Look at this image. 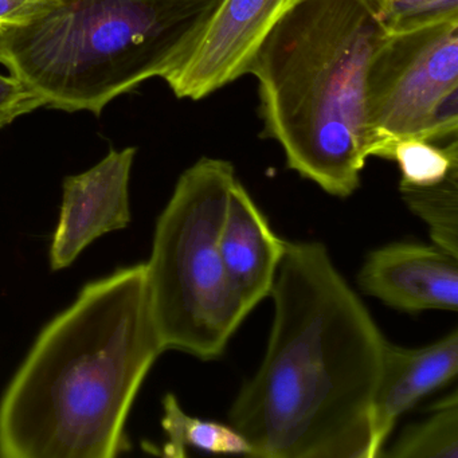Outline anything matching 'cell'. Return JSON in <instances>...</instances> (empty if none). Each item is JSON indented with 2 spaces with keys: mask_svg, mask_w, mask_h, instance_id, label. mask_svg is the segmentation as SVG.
Returning <instances> with one entry per match:
<instances>
[{
  "mask_svg": "<svg viewBox=\"0 0 458 458\" xmlns=\"http://www.w3.org/2000/svg\"><path fill=\"white\" fill-rule=\"evenodd\" d=\"M267 353L230 410L257 458H371L387 340L321 242H286Z\"/></svg>",
  "mask_w": 458,
  "mask_h": 458,
  "instance_id": "cell-1",
  "label": "cell"
},
{
  "mask_svg": "<svg viewBox=\"0 0 458 458\" xmlns=\"http://www.w3.org/2000/svg\"><path fill=\"white\" fill-rule=\"evenodd\" d=\"M146 264L88 284L53 318L0 401V458H109L130 449L125 420L165 352Z\"/></svg>",
  "mask_w": 458,
  "mask_h": 458,
  "instance_id": "cell-2",
  "label": "cell"
},
{
  "mask_svg": "<svg viewBox=\"0 0 458 458\" xmlns=\"http://www.w3.org/2000/svg\"><path fill=\"white\" fill-rule=\"evenodd\" d=\"M387 29L367 0H299L251 61L262 138L286 165L335 197L360 186L375 141L367 123L369 61Z\"/></svg>",
  "mask_w": 458,
  "mask_h": 458,
  "instance_id": "cell-3",
  "label": "cell"
},
{
  "mask_svg": "<svg viewBox=\"0 0 458 458\" xmlns=\"http://www.w3.org/2000/svg\"><path fill=\"white\" fill-rule=\"evenodd\" d=\"M221 0H60L0 30V64L45 106L101 114L147 80L170 76Z\"/></svg>",
  "mask_w": 458,
  "mask_h": 458,
  "instance_id": "cell-4",
  "label": "cell"
},
{
  "mask_svg": "<svg viewBox=\"0 0 458 458\" xmlns=\"http://www.w3.org/2000/svg\"><path fill=\"white\" fill-rule=\"evenodd\" d=\"M234 165L202 157L187 168L155 227L147 281L165 350L203 360L226 350L248 313L222 261V225Z\"/></svg>",
  "mask_w": 458,
  "mask_h": 458,
  "instance_id": "cell-5",
  "label": "cell"
},
{
  "mask_svg": "<svg viewBox=\"0 0 458 458\" xmlns=\"http://www.w3.org/2000/svg\"><path fill=\"white\" fill-rule=\"evenodd\" d=\"M366 108L377 157L406 139H457L458 18L388 33L369 61Z\"/></svg>",
  "mask_w": 458,
  "mask_h": 458,
  "instance_id": "cell-6",
  "label": "cell"
},
{
  "mask_svg": "<svg viewBox=\"0 0 458 458\" xmlns=\"http://www.w3.org/2000/svg\"><path fill=\"white\" fill-rule=\"evenodd\" d=\"M299 0H221L181 65L165 81L199 101L248 74L270 31Z\"/></svg>",
  "mask_w": 458,
  "mask_h": 458,
  "instance_id": "cell-7",
  "label": "cell"
},
{
  "mask_svg": "<svg viewBox=\"0 0 458 458\" xmlns=\"http://www.w3.org/2000/svg\"><path fill=\"white\" fill-rule=\"evenodd\" d=\"M136 148L111 149L98 165L64 182L60 222L53 235V270L71 267L87 246L131 222V170Z\"/></svg>",
  "mask_w": 458,
  "mask_h": 458,
  "instance_id": "cell-8",
  "label": "cell"
},
{
  "mask_svg": "<svg viewBox=\"0 0 458 458\" xmlns=\"http://www.w3.org/2000/svg\"><path fill=\"white\" fill-rule=\"evenodd\" d=\"M359 285L388 307L409 313L457 310L458 257L437 245L391 243L367 257Z\"/></svg>",
  "mask_w": 458,
  "mask_h": 458,
  "instance_id": "cell-9",
  "label": "cell"
},
{
  "mask_svg": "<svg viewBox=\"0 0 458 458\" xmlns=\"http://www.w3.org/2000/svg\"><path fill=\"white\" fill-rule=\"evenodd\" d=\"M457 372V329L426 347L403 348L387 342L369 412L371 458L380 457L398 418L454 379Z\"/></svg>",
  "mask_w": 458,
  "mask_h": 458,
  "instance_id": "cell-10",
  "label": "cell"
},
{
  "mask_svg": "<svg viewBox=\"0 0 458 458\" xmlns=\"http://www.w3.org/2000/svg\"><path fill=\"white\" fill-rule=\"evenodd\" d=\"M219 245L230 285L249 315L270 297L286 241L273 232L238 179L230 189Z\"/></svg>",
  "mask_w": 458,
  "mask_h": 458,
  "instance_id": "cell-11",
  "label": "cell"
},
{
  "mask_svg": "<svg viewBox=\"0 0 458 458\" xmlns=\"http://www.w3.org/2000/svg\"><path fill=\"white\" fill-rule=\"evenodd\" d=\"M165 417L163 430L168 441L163 447V454L168 457H186L187 447L219 454H242L254 457V450L248 439L232 425L203 420L190 417L183 411L174 394L163 399Z\"/></svg>",
  "mask_w": 458,
  "mask_h": 458,
  "instance_id": "cell-12",
  "label": "cell"
},
{
  "mask_svg": "<svg viewBox=\"0 0 458 458\" xmlns=\"http://www.w3.org/2000/svg\"><path fill=\"white\" fill-rule=\"evenodd\" d=\"M402 199L428 226L434 245L458 257V167L430 186L402 184Z\"/></svg>",
  "mask_w": 458,
  "mask_h": 458,
  "instance_id": "cell-13",
  "label": "cell"
},
{
  "mask_svg": "<svg viewBox=\"0 0 458 458\" xmlns=\"http://www.w3.org/2000/svg\"><path fill=\"white\" fill-rule=\"evenodd\" d=\"M385 455L393 458H458L457 393L434 404L433 412L422 422L407 428Z\"/></svg>",
  "mask_w": 458,
  "mask_h": 458,
  "instance_id": "cell-14",
  "label": "cell"
},
{
  "mask_svg": "<svg viewBox=\"0 0 458 458\" xmlns=\"http://www.w3.org/2000/svg\"><path fill=\"white\" fill-rule=\"evenodd\" d=\"M388 159L398 165L402 184L430 186L458 167L457 139L450 140L446 147H437L431 141L420 139L396 141Z\"/></svg>",
  "mask_w": 458,
  "mask_h": 458,
  "instance_id": "cell-15",
  "label": "cell"
},
{
  "mask_svg": "<svg viewBox=\"0 0 458 458\" xmlns=\"http://www.w3.org/2000/svg\"><path fill=\"white\" fill-rule=\"evenodd\" d=\"M388 33L458 18V0H367Z\"/></svg>",
  "mask_w": 458,
  "mask_h": 458,
  "instance_id": "cell-16",
  "label": "cell"
},
{
  "mask_svg": "<svg viewBox=\"0 0 458 458\" xmlns=\"http://www.w3.org/2000/svg\"><path fill=\"white\" fill-rule=\"evenodd\" d=\"M41 106H45L41 98L25 82L0 73V130Z\"/></svg>",
  "mask_w": 458,
  "mask_h": 458,
  "instance_id": "cell-17",
  "label": "cell"
},
{
  "mask_svg": "<svg viewBox=\"0 0 458 458\" xmlns=\"http://www.w3.org/2000/svg\"><path fill=\"white\" fill-rule=\"evenodd\" d=\"M60 0H0V30L36 20Z\"/></svg>",
  "mask_w": 458,
  "mask_h": 458,
  "instance_id": "cell-18",
  "label": "cell"
}]
</instances>
